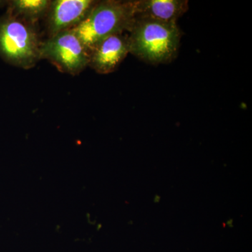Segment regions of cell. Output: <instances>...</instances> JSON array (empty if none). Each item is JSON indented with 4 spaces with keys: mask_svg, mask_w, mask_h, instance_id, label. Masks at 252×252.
<instances>
[{
    "mask_svg": "<svg viewBox=\"0 0 252 252\" xmlns=\"http://www.w3.org/2000/svg\"><path fill=\"white\" fill-rule=\"evenodd\" d=\"M130 54L128 35L115 34L99 41L89 53V64L99 74L114 72Z\"/></svg>",
    "mask_w": 252,
    "mask_h": 252,
    "instance_id": "obj_6",
    "label": "cell"
},
{
    "mask_svg": "<svg viewBox=\"0 0 252 252\" xmlns=\"http://www.w3.org/2000/svg\"><path fill=\"white\" fill-rule=\"evenodd\" d=\"M129 32L130 54L147 64H168L178 55L182 34L177 23L135 17Z\"/></svg>",
    "mask_w": 252,
    "mask_h": 252,
    "instance_id": "obj_1",
    "label": "cell"
},
{
    "mask_svg": "<svg viewBox=\"0 0 252 252\" xmlns=\"http://www.w3.org/2000/svg\"><path fill=\"white\" fill-rule=\"evenodd\" d=\"M135 19L132 1H97L89 14L72 31L91 52L106 38L130 31Z\"/></svg>",
    "mask_w": 252,
    "mask_h": 252,
    "instance_id": "obj_2",
    "label": "cell"
},
{
    "mask_svg": "<svg viewBox=\"0 0 252 252\" xmlns=\"http://www.w3.org/2000/svg\"><path fill=\"white\" fill-rule=\"evenodd\" d=\"M97 2L94 0L51 1L47 13L50 37L77 26Z\"/></svg>",
    "mask_w": 252,
    "mask_h": 252,
    "instance_id": "obj_5",
    "label": "cell"
},
{
    "mask_svg": "<svg viewBox=\"0 0 252 252\" xmlns=\"http://www.w3.org/2000/svg\"><path fill=\"white\" fill-rule=\"evenodd\" d=\"M40 59L48 60L60 71L77 75L89 64V54L72 30L61 32L41 43Z\"/></svg>",
    "mask_w": 252,
    "mask_h": 252,
    "instance_id": "obj_4",
    "label": "cell"
},
{
    "mask_svg": "<svg viewBox=\"0 0 252 252\" xmlns=\"http://www.w3.org/2000/svg\"><path fill=\"white\" fill-rule=\"evenodd\" d=\"M132 4L135 17L166 23H177L189 10L187 0H135Z\"/></svg>",
    "mask_w": 252,
    "mask_h": 252,
    "instance_id": "obj_7",
    "label": "cell"
},
{
    "mask_svg": "<svg viewBox=\"0 0 252 252\" xmlns=\"http://www.w3.org/2000/svg\"><path fill=\"white\" fill-rule=\"evenodd\" d=\"M49 0H14L10 4L9 14L34 24L49 11Z\"/></svg>",
    "mask_w": 252,
    "mask_h": 252,
    "instance_id": "obj_8",
    "label": "cell"
},
{
    "mask_svg": "<svg viewBox=\"0 0 252 252\" xmlns=\"http://www.w3.org/2000/svg\"><path fill=\"white\" fill-rule=\"evenodd\" d=\"M41 42L32 23L8 14L0 18V56L12 65L30 69L40 60Z\"/></svg>",
    "mask_w": 252,
    "mask_h": 252,
    "instance_id": "obj_3",
    "label": "cell"
}]
</instances>
